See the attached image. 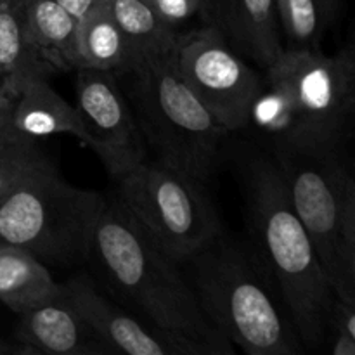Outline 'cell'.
<instances>
[{
  "mask_svg": "<svg viewBox=\"0 0 355 355\" xmlns=\"http://www.w3.org/2000/svg\"><path fill=\"white\" fill-rule=\"evenodd\" d=\"M333 336V345L331 352L333 355H355V338L343 333H331Z\"/></svg>",
  "mask_w": 355,
  "mask_h": 355,
  "instance_id": "23",
  "label": "cell"
},
{
  "mask_svg": "<svg viewBox=\"0 0 355 355\" xmlns=\"http://www.w3.org/2000/svg\"><path fill=\"white\" fill-rule=\"evenodd\" d=\"M62 288L80 318L110 354L177 355L148 326L104 297L97 284L85 274L73 276Z\"/></svg>",
  "mask_w": 355,
  "mask_h": 355,
  "instance_id": "11",
  "label": "cell"
},
{
  "mask_svg": "<svg viewBox=\"0 0 355 355\" xmlns=\"http://www.w3.org/2000/svg\"><path fill=\"white\" fill-rule=\"evenodd\" d=\"M49 162L51 159L38 148L37 139L21 135L0 146V201Z\"/></svg>",
  "mask_w": 355,
  "mask_h": 355,
  "instance_id": "21",
  "label": "cell"
},
{
  "mask_svg": "<svg viewBox=\"0 0 355 355\" xmlns=\"http://www.w3.org/2000/svg\"><path fill=\"white\" fill-rule=\"evenodd\" d=\"M17 137H21V134H17L16 130H14L12 127H0V146H3V144H7V142H10V141H14V139H17ZM24 137V135H23Z\"/></svg>",
  "mask_w": 355,
  "mask_h": 355,
  "instance_id": "26",
  "label": "cell"
},
{
  "mask_svg": "<svg viewBox=\"0 0 355 355\" xmlns=\"http://www.w3.org/2000/svg\"><path fill=\"white\" fill-rule=\"evenodd\" d=\"M355 106V51L284 49L266 68L250 106L253 128L272 155L343 151Z\"/></svg>",
  "mask_w": 355,
  "mask_h": 355,
  "instance_id": "2",
  "label": "cell"
},
{
  "mask_svg": "<svg viewBox=\"0 0 355 355\" xmlns=\"http://www.w3.org/2000/svg\"><path fill=\"white\" fill-rule=\"evenodd\" d=\"M73 106L82 123L80 141L96 153L113 179L144 162V139L114 73L78 69Z\"/></svg>",
  "mask_w": 355,
  "mask_h": 355,
  "instance_id": "10",
  "label": "cell"
},
{
  "mask_svg": "<svg viewBox=\"0 0 355 355\" xmlns=\"http://www.w3.org/2000/svg\"><path fill=\"white\" fill-rule=\"evenodd\" d=\"M28 38L54 69H76L78 19L58 0H19Z\"/></svg>",
  "mask_w": 355,
  "mask_h": 355,
  "instance_id": "17",
  "label": "cell"
},
{
  "mask_svg": "<svg viewBox=\"0 0 355 355\" xmlns=\"http://www.w3.org/2000/svg\"><path fill=\"white\" fill-rule=\"evenodd\" d=\"M338 6L340 0H276L277 23L290 42L288 49H319Z\"/></svg>",
  "mask_w": 355,
  "mask_h": 355,
  "instance_id": "20",
  "label": "cell"
},
{
  "mask_svg": "<svg viewBox=\"0 0 355 355\" xmlns=\"http://www.w3.org/2000/svg\"><path fill=\"white\" fill-rule=\"evenodd\" d=\"M17 345L24 355H106L110 350L97 340L69 302L64 288L59 295L19 314Z\"/></svg>",
  "mask_w": 355,
  "mask_h": 355,
  "instance_id": "12",
  "label": "cell"
},
{
  "mask_svg": "<svg viewBox=\"0 0 355 355\" xmlns=\"http://www.w3.org/2000/svg\"><path fill=\"white\" fill-rule=\"evenodd\" d=\"M123 75L132 76L135 121L156 159L205 182L229 132L184 82L173 49L142 59Z\"/></svg>",
  "mask_w": 355,
  "mask_h": 355,
  "instance_id": "5",
  "label": "cell"
},
{
  "mask_svg": "<svg viewBox=\"0 0 355 355\" xmlns=\"http://www.w3.org/2000/svg\"><path fill=\"white\" fill-rule=\"evenodd\" d=\"M130 66L123 33L103 0H97L96 6L78 21L76 69L110 71L118 76L127 73Z\"/></svg>",
  "mask_w": 355,
  "mask_h": 355,
  "instance_id": "18",
  "label": "cell"
},
{
  "mask_svg": "<svg viewBox=\"0 0 355 355\" xmlns=\"http://www.w3.org/2000/svg\"><path fill=\"white\" fill-rule=\"evenodd\" d=\"M182 266L207 318L232 345L248 355L302 352L252 257L224 231Z\"/></svg>",
  "mask_w": 355,
  "mask_h": 355,
  "instance_id": "4",
  "label": "cell"
},
{
  "mask_svg": "<svg viewBox=\"0 0 355 355\" xmlns=\"http://www.w3.org/2000/svg\"><path fill=\"white\" fill-rule=\"evenodd\" d=\"M246 194L260 259L279 284L300 342L309 349H318L328 331L333 293L314 243L291 207L272 158L255 156L250 159Z\"/></svg>",
  "mask_w": 355,
  "mask_h": 355,
  "instance_id": "3",
  "label": "cell"
},
{
  "mask_svg": "<svg viewBox=\"0 0 355 355\" xmlns=\"http://www.w3.org/2000/svg\"><path fill=\"white\" fill-rule=\"evenodd\" d=\"M0 243H2V241H0Z\"/></svg>",
  "mask_w": 355,
  "mask_h": 355,
  "instance_id": "28",
  "label": "cell"
},
{
  "mask_svg": "<svg viewBox=\"0 0 355 355\" xmlns=\"http://www.w3.org/2000/svg\"><path fill=\"white\" fill-rule=\"evenodd\" d=\"M10 127L30 139L68 134L82 137V123L75 106L62 99L49 83V76H33L12 99Z\"/></svg>",
  "mask_w": 355,
  "mask_h": 355,
  "instance_id": "14",
  "label": "cell"
},
{
  "mask_svg": "<svg viewBox=\"0 0 355 355\" xmlns=\"http://www.w3.org/2000/svg\"><path fill=\"white\" fill-rule=\"evenodd\" d=\"M201 14L231 42L234 51L260 68H269L284 51L276 0H203Z\"/></svg>",
  "mask_w": 355,
  "mask_h": 355,
  "instance_id": "13",
  "label": "cell"
},
{
  "mask_svg": "<svg viewBox=\"0 0 355 355\" xmlns=\"http://www.w3.org/2000/svg\"><path fill=\"white\" fill-rule=\"evenodd\" d=\"M54 71L28 38L19 0H0V94L14 99L24 82Z\"/></svg>",
  "mask_w": 355,
  "mask_h": 355,
  "instance_id": "15",
  "label": "cell"
},
{
  "mask_svg": "<svg viewBox=\"0 0 355 355\" xmlns=\"http://www.w3.org/2000/svg\"><path fill=\"white\" fill-rule=\"evenodd\" d=\"M61 291L62 284L42 260L26 250L0 243V302L9 311L19 315Z\"/></svg>",
  "mask_w": 355,
  "mask_h": 355,
  "instance_id": "16",
  "label": "cell"
},
{
  "mask_svg": "<svg viewBox=\"0 0 355 355\" xmlns=\"http://www.w3.org/2000/svg\"><path fill=\"white\" fill-rule=\"evenodd\" d=\"M175 64L194 96L231 134L246 125L260 75L229 45L211 24L180 33L175 42Z\"/></svg>",
  "mask_w": 355,
  "mask_h": 355,
  "instance_id": "9",
  "label": "cell"
},
{
  "mask_svg": "<svg viewBox=\"0 0 355 355\" xmlns=\"http://www.w3.org/2000/svg\"><path fill=\"white\" fill-rule=\"evenodd\" d=\"M89 259L177 355L234 354V345L201 309L180 263L156 246L118 198L101 211Z\"/></svg>",
  "mask_w": 355,
  "mask_h": 355,
  "instance_id": "1",
  "label": "cell"
},
{
  "mask_svg": "<svg viewBox=\"0 0 355 355\" xmlns=\"http://www.w3.org/2000/svg\"><path fill=\"white\" fill-rule=\"evenodd\" d=\"M10 111H12V99L0 94V127L10 125Z\"/></svg>",
  "mask_w": 355,
  "mask_h": 355,
  "instance_id": "25",
  "label": "cell"
},
{
  "mask_svg": "<svg viewBox=\"0 0 355 355\" xmlns=\"http://www.w3.org/2000/svg\"><path fill=\"white\" fill-rule=\"evenodd\" d=\"M123 33L134 68L149 55L175 47L180 31L173 30L156 14L148 0H103Z\"/></svg>",
  "mask_w": 355,
  "mask_h": 355,
  "instance_id": "19",
  "label": "cell"
},
{
  "mask_svg": "<svg viewBox=\"0 0 355 355\" xmlns=\"http://www.w3.org/2000/svg\"><path fill=\"white\" fill-rule=\"evenodd\" d=\"M203 184L159 159H144L118 179V200L156 246L182 266L224 231Z\"/></svg>",
  "mask_w": 355,
  "mask_h": 355,
  "instance_id": "8",
  "label": "cell"
},
{
  "mask_svg": "<svg viewBox=\"0 0 355 355\" xmlns=\"http://www.w3.org/2000/svg\"><path fill=\"white\" fill-rule=\"evenodd\" d=\"M58 2L80 21L94 6H96L97 0H58Z\"/></svg>",
  "mask_w": 355,
  "mask_h": 355,
  "instance_id": "24",
  "label": "cell"
},
{
  "mask_svg": "<svg viewBox=\"0 0 355 355\" xmlns=\"http://www.w3.org/2000/svg\"><path fill=\"white\" fill-rule=\"evenodd\" d=\"M21 354H23V350H21V347L17 345V343L16 345H12V343L0 340V355H21Z\"/></svg>",
  "mask_w": 355,
  "mask_h": 355,
  "instance_id": "27",
  "label": "cell"
},
{
  "mask_svg": "<svg viewBox=\"0 0 355 355\" xmlns=\"http://www.w3.org/2000/svg\"><path fill=\"white\" fill-rule=\"evenodd\" d=\"M104 205L103 194L69 184L49 162L0 201V241L45 266H73L90 257Z\"/></svg>",
  "mask_w": 355,
  "mask_h": 355,
  "instance_id": "6",
  "label": "cell"
},
{
  "mask_svg": "<svg viewBox=\"0 0 355 355\" xmlns=\"http://www.w3.org/2000/svg\"><path fill=\"white\" fill-rule=\"evenodd\" d=\"M333 297L355 298V180L342 151L274 155Z\"/></svg>",
  "mask_w": 355,
  "mask_h": 355,
  "instance_id": "7",
  "label": "cell"
},
{
  "mask_svg": "<svg viewBox=\"0 0 355 355\" xmlns=\"http://www.w3.org/2000/svg\"><path fill=\"white\" fill-rule=\"evenodd\" d=\"M153 9L168 26L179 31V26L193 19L203 10V0H148Z\"/></svg>",
  "mask_w": 355,
  "mask_h": 355,
  "instance_id": "22",
  "label": "cell"
}]
</instances>
